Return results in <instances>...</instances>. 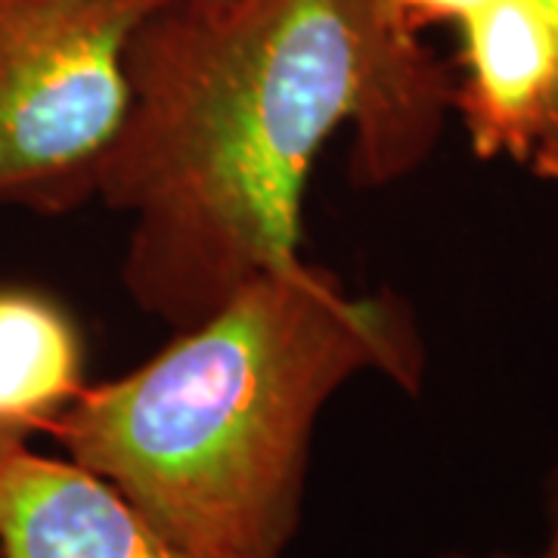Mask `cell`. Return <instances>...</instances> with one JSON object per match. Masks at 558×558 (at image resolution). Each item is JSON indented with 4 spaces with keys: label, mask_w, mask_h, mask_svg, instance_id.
<instances>
[{
    "label": "cell",
    "mask_w": 558,
    "mask_h": 558,
    "mask_svg": "<svg viewBox=\"0 0 558 558\" xmlns=\"http://www.w3.org/2000/svg\"><path fill=\"white\" fill-rule=\"evenodd\" d=\"M124 69L131 102L94 196L134 218L124 282L178 329L301 264L307 178L339 128H354L360 183H388L457 100L391 0H168Z\"/></svg>",
    "instance_id": "1"
},
{
    "label": "cell",
    "mask_w": 558,
    "mask_h": 558,
    "mask_svg": "<svg viewBox=\"0 0 558 558\" xmlns=\"http://www.w3.org/2000/svg\"><path fill=\"white\" fill-rule=\"evenodd\" d=\"M407 304L351 299L311 264L245 282L121 379L84 388L50 432L161 534L205 558H282L319 410L348 379H422Z\"/></svg>",
    "instance_id": "2"
},
{
    "label": "cell",
    "mask_w": 558,
    "mask_h": 558,
    "mask_svg": "<svg viewBox=\"0 0 558 558\" xmlns=\"http://www.w3.org/2000/svg\"><path fill=\"white\" fill-rule=\"evenodd\" d=\"M168 0H0V199L94 196L128 116V40Z\"/></svg>",
    "instance_id": "3"
},
{
    "label": "cell",
    "mask_w": 558,
    "mask_h": 558,
    "mask_svg": "<svg viewBox=\"0 0 558 558\" xmlns=\"http://www.w3.org/2000/svg\"><path fill=\"white\" fill-rule=\"evenodd\" d=\"M0 558H205L72 459H0Z\"/></svg>",
    "instance_id": "4"
},
{
    "label": "cell",
    "mask_w": 558,
    "mask_h": 558,
    "mask_svg": "<svg viewBox=\"0 0 558 558\" xmlns=\"http://www.w3.org/2000/svg\"><path fill=\"white\" fill-rule=\"evenodd\" d=\"M465 81L457 106L481 159L531 165L558 84V57L546 22L527 0H494L462 22Z\"/></svg>",
    "instance_id": "5"
},
{
    "label": "cell",
    "mask_w": 558,
    "mask_h": 558,
    "mask_svg": "<svg viewBox=\"0 0 558 558\" xmlns=\"http://www.w3.org/2000/svg\"><path fill=\"white\" fill-rule=\"evenodd\" d=\"M78 329L35 292H0V432L25 440L50 428L84 391Z\"/></svg>",
    "instance_id": "6"
},
{
    "label": "cell",
    "mask_w": 558,
    "mask_h": 558,
    "mask_svg": "<svg viewBox=\"0 0 558 558\" xmlns=\"http://www.w3.org/2000/svg\"><path fill=\"white\" fill-rule=\"evenodd\" d=\"M534 10H537L549 35H553V44H556V57H558V0H527ZM537 178L558 180V84H556V100H553V112H549V121H546V131H543V140H539L537 153L527 165Z\"/></svg>",
    "instance_id": "7"
},
{
    "label": "cell",
    "mask_w": 558,
    "mask_h": 558,
    "mask_svg": "<svg viewBox=\"0 0 558 558\" xmlns=\"http://www.w3.org/2000/svg\"><path fill=\"white\" fill-rule=\"evenodd\" d=\"M398 7V13L410 28H425L432 22H462L472 20L484 7H490L494 0H391Z\"/></svg>",
    "instance_id": "8"
},
{
    "label": "cell",
    "mask_w": 558,
    "mask_h": 558,
    "mask_svg": "<svg viewBox=\"0 0 558 558\" xmlns=\"http://www.w3.org/2000/svg\"><path fill=\"white\" fill-rule=\"evenodd\" d=\"M549 534H546V543L539 546L537 553H494V556H469V553H447V556L438 558H558V472L549 481Z\"/></svg>",
    "instance_id": "9"
},
{
    "label": "cell",
    "mask_w": 558,
    "mask_h": 558,
    "mask_svg": "<svg viewBox=\"0 0 558 558\" xmlns=\"http://www.w3.org/2000/svg\"><path fill=\"white\" fill-rule=\"evenodd\" d=\"M22 444H25V440L10 438V435H3V432H0V459L7 457V453H13L16 447H22Z\"/></svg>",
    "instance_id": "10"
}]
</instances>
